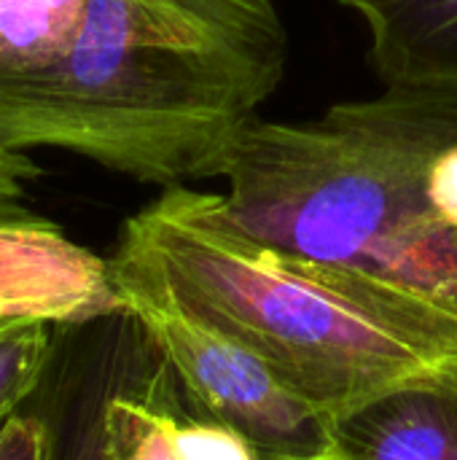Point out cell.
Segmentation results:
<instances>
[{"label": "cell", "instance_id": "9", "mask_svg": "<svg viewBox=\"0 0 457 460\" xmlns=\"http://www.w3.org/2000/svg\"><path fill=\"white\" fill-rule=\"evenodd\" d=\"M86 0H0V73L43 70L78 38Z\"/></svg>", "mask_w": 457, "mask_h": 460}, {"label": "cell", "instance_id": "14", "mask_svg": "<svg viewBox=\"0 0 457 460\" xmlns=\"http://www.w3.org/2000/svg\"><path fill=\"white\" fill-rule=\"evenodd\" d=\"M0 460H59L57 439L40 418H11L0 426Z\"/></svg>", "mask_w": 457, "mask_h": 460}, {"label": "cell", "instance_id": "12", "mask_svg": "<svg viewBox=\"0 0 457 460\" xmlns=\"http://www.w3.org/2000/svg\"><path fill=\"white\" fill-rule=\"evenodd\" d=\"M178 447L183 460H259L253 447L221 423L207 418L178 420Z\"/></svg>", "mask_w": 457, "mask_h": 460}, {"label": "cell", "instance_id": "10", "mask_svg": "<svg viewBox=\"0 0 457 460\" xmlns=\"http://www.w3.org/2000/svg\"><path fill=\"white\" fill-rule=\"evenodd\" d=\"M54 342V323L40 318L0 321V426L38 388Z\"/></svg>", "mask_w": 457, "mask_h": 460}, {"label": "cell", "instance_id": "7", "mask_svg": "<svg viewBox=\"0 0 457 460\" xmlns=\"http://www.w3.org/2000/svg\"><path fill=\"white\" fill-rule=\"evenodd\" d=\"M339 460H457V388H407L334 423Z\"/></svg>", "mask_w": 457, "mask_h": 460}, {"label": "cell", "instance_id": "1", "mask_svg": "<svg viewBox=\"0 0 457 460\" xmlns=\"http://www.w3.org/2000/svg\"><path fill=\"white\" fill-rule=\"evenodd\" d=\"M113 288L245 345L334 423L407 388H457V299L245 234L224 194L167 186L127 218Z\"/></svg>", "mask_w": 457, "mask_h": 460}, {"label": "cell", "instance_id": "5", "mask_svg": "<svg viewBox=\"0 0 457 460\" xmlns=\"http://www.w3.org/2000/svg\"><path fill=\"white\" fill-rule=\"evenodd\" d=\"M124 315L108 259L32 216L0 221V318L83 326Z\"/></svg>", "mask_w": 457, "mask_h": 460}, {"label": "cell", "instance_id": "13", "mask_svg": "<svg viewBox=\"0 0 457 460\" xmlns=\"http://www.w3.org/2000/svg\"><path fill=\"white\" fill-rule=\"evenodd\" d=\"M38 175L35 162L5 143H0V221H24L35 213L27 210V186Z\"/></svg>", "mask_w": 457, "mask_h": 460}, {"label": "cell", "instance_id": "4", "mask_svg": "<svg viewBox=\"0 0 457 460\" xmlns=\"http://www.w3.org/2000/svg\"><path fill=\"white\" fill-rule=\"evenodd\" d=\"M116 294L199 418L242 437L259 460H339L334 420L245 345L154 294Z\"/></svg>", "mask_w": 457, "mask_h": 460}, {"label": "cell", "instance_id": "2", "mask_svg": "<svg viewBox=\"0 0 457 460\" xmlns=\"http://www.w3.org/2000/svg\"><path fill=\"white\" fill-rule=\"evenodd\" d=\"M286 62L275 0H86L62 59L0 73V143L164 189L218 178Z\"/></svg>", "mask_w": 457, "mask_h": 460}, {"label": "cell", "instance_id": "3", "mask_svg": "<svg viewBox=\"0 0 457 460\" xmlns=\"http://www.w3.org/2000/svg\"><path fill=\"white\" fill-rule=\"evenodd\" d=\"M221 178L253 240L457 299V86L393 84L310 121L259 116Z\"/></svg>", "mask_w": 457, "mask_h": 460}, {"label": "cell", "instance_id": "11", "mask_svg": "<svg viewBox=\"0 0 457 460\" xmlns=\"http://www.w3.org/2000/svg\"><path fill=\"white\" fill-rule=\"evenodd\" d=\"M143 342H145L143 329L135 321H129L124 334L119 337V342L108 353L105 364L92 375L89 388L83 391V396L78 402L75 420H73L70 437H67V442H65V447L59 453V460H108L105 429H102L105 399H108L113 383L119 380V375L127 369V364L143 348Z\"/></svg>", "mask_w": 457, "mask_h": 460}, {"label": "cell", "instance_id": "6", "mask_svg": "<svg viewBox=\"0 0 457 460\" xmlns=\"http://www.w3.org/2000/svg\"><path fill=\"white\" fill-rule=\"evenodd\" d=\"M372 38L374 73L409 86H457V0H337Z\"/></svg>", "mask_w": 457, "mask_h": 460}, {"label": "cell", "instance_id": "8", "mask_svg": "<svg viewBox=\"0 0 457 460\" xmlns=\"http://www.w3.org/2000/svg\"><path fill=\"white\" fill-rule=\"evenodd\" d=\"M178 394L175 375L145 337L105 399L108 460H183L178 447Z\"/></svg>", "mask_w": 457, "mask_h": 460}]
</instances>
